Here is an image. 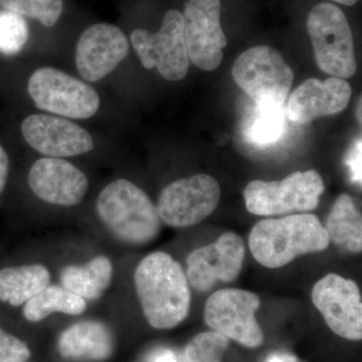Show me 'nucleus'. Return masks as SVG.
<instances>
[{
  "instance_id": "obj_1",
  "label": "nucleus",
  "mask_w": 362,
  "mask_h": 362,
  "mask_svg": "<svg viewBox=\"0 0 362 362\" xmlns=\"http://www.w3.org/2000/svg\"><path fill=\"white\" fill-rule=\"evenodd\" d=\"M136 291L143 314L156 329H171L188 316L192 293L187 274L170 255L156 252L138 265Z\"/></svg>"
},
{
  "instance_id": "obj_31",
  "label": "nucleus",
  "mask_w": 362,
  "mask_h": 362,
  "mask_svg": "<svg viewBox=\"0 0 362 362\" xmlns=\"http://www.w3.org/2000/svg\"><path fill=\"white\" fill-rule=\"evenodd\" d=\"M150 362H178V359L171 350L160 349L152 356Z\"/></svg>"
},
{
  "instance_id": "obj_29",
  "label": "nucleus",
  "mask_w": 362,
  "mask_h": 362,
  "mask_svg": "<svg viewBox=\"0 0 362 362\" xmlns=\"http://www.w3.org/2000/svg\"><path fill=\"white\" fill-rule=\"evenodd\" d=\"M8 156L0 145V194L4 192L6 187L7 175H8Z\"/></svg>"
},
{
  "instance_id": "obj_32",
  "label": "nucleus",
  "mask_w": 362,
  "mask_h": 362,
  "mask_svg": "<svg viewBox=\"0 0 362 362\" xmlns=\"http://www.w3.org/2000/svg\"><path fill=\"white\" fill-rule=\"evenodd\" d=\"M333 1H337L338 4H344V6H354L358 0H333Z\"/></svg>"
},
{
  "instance_id": "obj_11",
  "label": "nucleus",
  "mask_w": 362,
  "mask_h": 362,
  "mask_svg": "<svg viewBox=\"0 0 362 362\" xmlns=\"http://www.w3.org/2000/svg\"><path fill=\"white\" fill-rule=\"evenodd\" d=\"M221 0H188L185 4V39L188 58L204 71L218 69L228 45L221 26Z\"/></svg>"
},
{
  "instance_id": "obj_2",
  "label": "nucleus",
  "mask_w": 362,
  "mask_h": 362,
  "mask_svg": "<svg viewBox=\"0 0 362 362\" xmlns=\"http://www.w3.org/2000/svg\"><path fill=\"white\" fill-rule=\"evenodd\" d=\"M329 244L325 228L315 214H310L259 221L252 226L249 237L252 256L270 269L288 265L301 255L322 252Z\"/></svg>"
},
{
  "instance_id": "obj_27",
  "label": "nucleus",
  "mask_w": 362,
  "mask_h": 362,
  "mask_svg": "<svg viewBox=\"0 0 362 362\" xmlns=\"http://www.w3.org/2000/svg\"><path fill=\"white\" fill-rule=\"evenodd\" d=\"M30 356L25 342L0 328V362H25Z\"/></svg>"
},
{
  "instance_id": "obj_8",
  "label": "nucleus",
  "mask_w": 362,
  "mask_h": 362,
  "mask_svg": "<svg viewBox=\"0 0 362 362\" xmlns=\"http://www.w3.org/2000/svg\"><path fill=\"white\" fill-rule=\"evenodd\" d=\"M28 90L40 110L73 119H88L99 110L100 97L90 86L54 68L33 74Z\"/></svg>"
},
{
  "instance_id": "obj_16",
  "label": "nucleus",
  "mask_w": 362,
  "mask_h": 362,
  "mask_svg": "<svg viewBox=\"0 0 362 362\" xmlns=\"http://www.w3.org/2000/svg\"><path fill=\"white\" fill-rule=\"evenodd\" d=\"M28 185L33 194L49 204L77 206L89 188L87 176L70 162L54 157H45L35 162Z\"/></svg>"
},
{
  "instance_id": "obj_28",
  "label": "nucleus",
  "mask_w": 362,
  "mask_h": 362,
  "mask_svg": "<svg viewBox=\"0 0 362 362\" xmlns=\"http://www.w3.org/2000/svg\"><path fill=\"white\" fill-rule=\"evenodd\" d=\"M361 156V137H359L356 138V141L350 147L346 154V158H345V163H346L347 168H349L350 178H351L352 182L359 185V187H361L362 181Z\"/></svg>"
},
{
  "instance_id": "obj_21",
  "label": "nucleus",
  "mask_w": 362,
  "mask_h": 362,
  "mask_svg": "<svg viewBox=\"0 0 362 362\" xmlns=\"http://www.w3.org/2000/svg\"><path fill=\"white\" fill-rule=\"evenodd\" d=\"M324 228L330 242L351 252H361V214L349 194H343L337 197Z\"/></svg>"
},
{
  "instance_id": "obj_9",
  "label": "nucleus",
  "mask_w": 362,
  "mask_h": 362,
  "mask_svg": "<svg viewBox=\"0 0 362 362\" xmlns=\"http://www.w3.org/2000/svg\"><path fill=\"white\" fill-rule=\"evenodd\" d=\"M261 300L255 293L243 289L214 292L204 306V321L214 332L257 349L264 343V333L256 319Z\"/></svg>"
},
{
  "instance_id": "obj_5",
  "label": "nucleus",
  "mask_w": 362,
  "mask_h": 362,
  "mask_svg": "<svg viewBox=\"0 0 362 362\" xmlns=\"http://www.w3.org/2000/svg\"><path fill=\"white\" fill-rule=\"evenodd\" d=\"M317 65L333 77L349 78L356 74L354 37L344 13L334 4H317L307 20Z\"/></svg>"
},
{
  "instance_id": "obj_20",
  "label": "nucleus",
  "mask_w": 362,
  "mask_h": 362,
  "mask_svg": "<svg viewBox=\"0 0 362 362\" xmlns=\"http://www.w3.org/2000/svg\"><path fill=\"white\" fill-rule=\"evenodd\" d=\"M113 276L110 259L98 256L84 266L66 267L61 274L63 287L84 300H97L106 291Z\"/></svg>"
},
{
  "instance_id": "obj_19",
  "label": "nucleus",
  "mask_w": 362,
  "mask_h": 362,
  "mask_svg": "<svg viewBox=\"0 0 362 362\" xmlns=\"http://www.w3.org/2000/svg\"><path fill=\"white\" fill-rule=\"evenodd\" d=\"M51 275L45 266L11 267L0 271V301L18 307L49 285Z\"/></svg>"
},
{
  "instance_id": "obj_17",
  "label": "nucleus",
  "mask_w": 362,
  "mask_h": 362,
  "mask_svg": "<svg viewBox=\"0 0 362 362\" xmlns=\"http://www.w3.org/2000/svg\"><path fill=\"white\" fill-rule=\"evenodd\" d=\"M351 87L344 78L331 77L325 81L308 78L293 92L287 107V118L306 124L320 117L334 115L346 108Z\"/></svg>"
},
{
  "instance_id": "obj_22",
  "label": "nucleus",
  "mask_w": 362,
  "mask_h": 362,
  "mask_svg": "<svg viewBox=\"0 0 362 362\" xmlns=\"http://www.w3.org/2000/svg\"><path fill=\"white\" fill-rule=\"evenodd\" d=\"M287 129L285 106L257 105L247 114L243 134L250 144L267 147L277 143Z\"/></svg>"
},
{
  "instance_id": "obj_7",
  "label": "nucleus",
  "mask_w": 362,
  "mask_h": 362,
  "mask_svg": "<svg viewBox=\"0 0 362 362\" xmlns=\"http://www.w3.org/2000/svg\"><path fill=\"white\" fill-rule=\"evenodd\" d=\"M131 42L145 69L157 68L168 81L182 80L189 69L185 39L183 14L171 9L164 16L160 30L156 33L136 30Z\"/></svg>"
},
{
  "instance_id": "obj_26",
  "label": "nucleus",
  "mask_w": 362,
  "mask_h": 362,
  "mask_svg": "<svg viewBox=\"0 0 362 362\" xmlns=\"http://www.w3.org/2000/svg\"><path fill=\"white\" fill-rule=\"evenodd\" d=\"M28 39V28L20 14L0 11V52L13 56L20 52Z\"/></svg>"
},
{
  "instance_id": "obj_24",
  "label": "nucleus",
  "mask_w": 362,
  "mask_h": 362,
  "mask_svg": "<svg viewBox=\"0 0 362 362\" xmlns=\"http://www.w3.org/2000/svg\"><path fill=\"white\" fill-rule=\"evenodd\" d=\"M0 6L20 16L35 18L47 28L59 21L63 0H0Z\"/></svg>"
},
{
  "instance_id": "obj_4",
  "label": "nucleus",
  "mask_w": 362,
  "mask_h": 362,
  "mask_svg": "<svg viewBox=\"0 0 362 362\" xmlns=\"http://www.w3.org/2000/svg\"><path fill=\"white\" fill-rule=\"evenodd\" d=\"M325 185L316 170L296 171L280 181H251L244 190L247 211L261 216L304 214L319 206Z\"/></svg>"
},
{
  "instance_id": "obj_33",
  "label": "nucleus",
  "mask_w": 362,
  "mask_h": 362,
  "mask_svg": "<svg viewBox=\"0 0 362 362\" xmlns=\"http://www.w3.org/2000/svg\"><path fill=\"white\" fill-rule=\"evenodd\" d=\"M357 119L359 123H361V98L359 99V103L357 105Z\"/></svg>"
},
{
  "instance_id": "obj_6",
  "label": "nucleus",
  "mask_w": 362,
  "mask_h": 362,
  "mask_svg": "<svg viewBox=\"0 0 362 362\" xmlns=\"http://www.w3.org/2000/svg\"><path fill=\"white\" fill-rule=\"evenodd\" d=\"M233 77L255 104L284 106L294 74L282 54L267 45L251 47L235 59Z\"/></svg>"
},
{
  "instance_id": "obj_15",
  "label": "nucleus",
  "mask_w": 362,
  "mask_h": 362,
  "mask_svg": "<svg viewBox=\"0 0 362 362\" xmlns=\"http://www.w3.org/2000/svg\"><path fill=\"white\" fill-rule=\"evenodd\" d=\"M128 52L129 42L120 28L97 23L81 35L76 49V65L85 80L97 82L115 70Z\"/></svg>"
},
{
  "instance_id": "obj_10",
  "label": "nucleus",
  "mask_w": 362,
  "mask_h": 362,
  "mask_svg": "<svg viewBox=\"0 0 362 362\" xmlns=\"http://www.w3.org/2000/svg\"><path fill=\"white\" fill-rule=\"evenodd\" d=\"M218 181L209 175L181 178L164 188L157 211L160 220L173 228L197 225L214 213L221 199Z\"/></svg>"
},
{
  "instance_id": "obj_14",
  "label": "nucleus",
  "mask_w": 362,
  "mask_h": 362,
  "mask_svg": "<svg viewBox=\"0 0 362 362\" xmlns=\"http://www.w3.org/2000/svg\"><path fill=\"white\" fill-rule=\"evenodd\" d=\"M21 133L30 147L54 158L80 156L94 149L87 130L59 117L28 116L21 124Z\"/></svg>"
},
{
  "instance_id": "obj_3",
  "label": "nucleus",
  "mask_w": 362,
  "mask_h": 362,
  "mask_svg": "<svg viewBox=\"0 0 362 362\" xmlns=\"http://www.w3.org/2000/svg\"><path fill=\"white\" fill-rule=\"evenodd\" d=\"M96 209L107 228L127 244H148L160 232V216L148 195L122 178L102 190Z\"/></svg>"
},
{
  "instance_id": "obj_12",
  "label": "nucleus",
  "mask_w": 362,
  "mask_h": 362,
  "mask_svg": "<svg viewBox=\"0 0 362 362\" xmlns=\"http://www.w3.org/2000/svg\"><path fill=\"white\" fill-rule=\"evenodd\" d=\"M311 297L335 334L354 341L361 340V294L356 282L337 274H328L314 286Z\"/></svg>"
},
{
  "instance_id": "obj_30",
  "label": "nucleus",
  "mask_w": 362,
  "mask_h": 362,
  "mask_svg": "<svg viewBox=\"0 0 362 362\" xmlns=\"http://www.w3.org/2000/svg\"><path fill=\"white\" fill-rule=\"evenodd\" d=\"M266 362H303L294 354L286 351H276L269 354Z\"/></svg>"
},
{
  "instance_id": "obj_18",
  "label": "nucleus",
  "mask_w": 362,
  "mask_h": 362,
  "mask_svg": "<svg viewBox=\"0 0 362 362\" xmlns=\"http://www.w3.org/2000/svg\"><path fill=\"white\" fill-rule=\"evenodd\" d=\"M58 349L70 361H105L113 354V335L104 323L82 321L62 333Z\"/></svg>"
},
{
  "instance_id": "obj_23",
  "label": "nucleus",
  "mask_w": 362,
  "mask_h": 362,
  "mask_svg": "<svg viewBox=\"0 0 362 362\" xmlns=\"http://www.w3.org/2000/svg\"><path fill=\"white\" fill-rule=\"evenodd\" d=\"M86 308L87 303L83 298L64 287L49 285L26 302L23 307V316L30 322H40L54 312L80 315L84 313Z\"/></svg>"
},
{
  "instance_id": "obj_13",
  "label": "nucleus",
  "mask_w": 362,
  "mask_h": 362,
  "mask_svg": "<svg viewBox=\"0 0 362 362\" xmlns=\"http://www.w3.org/2000/svg\"><path fill=\"white\" fill-rule=\"evenodd\" d=\"M246 247L238 233L228 232L213 244L199 247L187 257L188 283L199 292H207L218 282L230 283L239 277Z\"/></svg>"
},
{
  "instance_id": "obj_25",
  "label": "nucleus",
  "mask_w": 362,
  "mask_h": 362,
  "mask_svg": "<svg viewBox=\"0 0 362 362\" xmlns=\"http://www.w3.org/2000/svg\"><path fill=\"white\" fill-rule=\"evenodd\" d=\"M228 339L214 332H202L190 340L183 354L185 362H221Z\"/></svg>"
}]
</instances>
